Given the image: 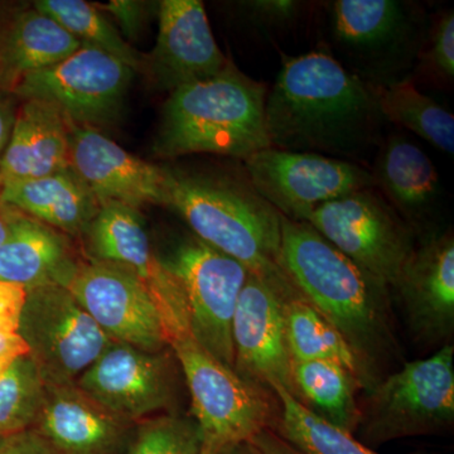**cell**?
<instances>
[{"instance_id":"obj_1","label":"cell","mask_w":454,"mask_h":454,"mask_svg":"<svg viewBox=\"0 0 454 454\" xmlns=\"http://www.w3.org/2000/svg\"><path fill=\"white\" fill-rule=\"evenodd\" d=\"M265 119L273 148L354 163L380 145L384 122L370 86L321 51L284 59Z\"/></svg>"},{"instance_id":"obj_2","label":"cell","mask_w":454,"mask_h":454,"mask_svg":"<svg viewBox=\"0 0 454 454\" xmlns=\"http://www.w3.org/2000/svg\"><path fill=\"white\" fill-rule=\"evenodd\" d=\"M280 265L301 297L345 337L363 363L379 376V364L397 352L389 286L343 255L309 223L286 217L282 221Z\"/></svg>"},{"instance_id":"obj_3","label":"cell","mask_w":454,"mask_h":454,"mask_svg":"<svg viewBox=\"0 0 454 454\" xmlns=\"http://www.w3.org/2000/svg\"><path fill=\"white\" fill-rule=\"evenodd\" d=\"M168 207L200 240L240 262L284 301L303 298L280 265L283 216L245 169L235 176L172 169Z\"/></svg>"},{"instance_id":"obj_4","label":"cell","mask_w":454,"mask_h":454,"mask_svg":"<svg viewBox=\"0 0 454 454\" xmlns=\"http://www.w3.org/2000/svg\"><path fill=\"white\" fill-rule=\"evenodd\" d=\"M268 88L231 61L211 79L170 92L155 137L166 160L216 154L247 160L270 146L265 119Z\"/></svg>"},{"instance_id":"obj_5","label":"cell","mask_w":454,"mask_h":454,"mask_svg":"<svg viewBox=\"0 0 454 454\" xmlns=\"http://www.w3.org/2000/svg\"><path fill=\"white\" fill-rule=\"evenodd\" d=\"M328 25L343 67L369 86L409 77L429 28L419 5L400 0H337Z\"/></svg>"},{"instance_id":"obj_6","label":"cell","mask_w":454,"mask_h":454,"mask_svg":"<svg viewBox=\"0 0 454 454\" xmlns=\"http://www.w3.org/2000/svg\"><path fill=\"white\" fill-rule=\"evenodd\" d=\"M190 393L191 415L199 424L203 454H219L236 444L249 443L276 422L277 397L236 375L191 333L170 340Z\"/></svg>"},{"instance_id":"obj_7","label":"cell","mask_w":454,"mask_h":454,"mask_svg":"<svg viewBox=\"0 0 454 454\" xmlns=\"http://www.w3.org/2000/svg\"><path fill=\"white\" fill-rule=\"evenodd\" d=\"M360 404L356 433L365 446L417 435L439 434L454 423V348L406 363L376 382Z\"/></svg>"},{"instance_id":"obj_8","label":"cell","mask_w":454,"mask_h":454,"mask_svg":"<svg viewBox=\"0 0 454 454\" xmlns=\"http://www.w3.org/2000/svg\"><path fill=\"white\" fill-rule=\"evenodd\" d=\"M158 258L184 293L191 336L232 369V321L250 271L195 235L181 239Z\"/></svg>"},{"instance_id":"obj_9","label":"cell","mask_w":454,"mask_h":454,"mask_svg":"<svg viewBox=\"0 0 454 454\" xmlns=\"http://www.w3.org/2000/svg\"><path fill=\"white\" fill-rule=\"evenodd\" d=\"M303 223L390 291L415 247L413 230L375 187L325 202Z\"/></svg>"},{"instance_id":"obj_10","label":"cell","mask_w":454,"mask_h":454,"mask_svg":"<svg viewBox=\"0 0 454 454\" xmlns=\"http://www.w3.org/2000/svg\"><path fill=\"white\" fill-rule=\"evenodd\" d=\"M17 333L46 387L76 384L113 342L59 286L27 289Z\"/></svg>"},{"instance_id":"obj_11","label":"cell","mask_w":454,"mask_h":454,"mask_svg":"<svg viewBox=\"0 0 454 454\" xmlns=\"http://www.w3.org/2000/svg\"><path fill=\"white\" fill-rule=\"evenodd\" d=\"M134 76L121 59L82 44L59 64L27 74L12 95L55 106L74 127L101 130L118 121Z\"/></svg>"},{"instance_id":"obj_12","label":"cell","mask_w":454,"mask_h":454,"mask_svg":"<svg viewBox=\"0 0 454 454\" xmlns=\"http://www.w3.org/2000/svg\"><path fill=\"white\" fill-rule=\"evenodd\" d=\"M181 373L170 348L146 351L112 342L76 385L114 414L138 424L178 411Z\"/></svg>"},{"instance_id":"obj_13","label":"cell","mask_w":454,"mask_h":454,"mask_svg":"<svg viewBox=\"0 0 454 454\" xmlns=\"http://www.w3.org/2000/svg\"><path fill=\"white\" fill-rule=\"evenodd\" d=\"M243 162L255 190L292 221H304L318 206L354 191L375 187L372 169L321 154L269 146Z\"/></svg>"},{"instance_id":"obj_14","label":"cell","mask_w":454,"mask_h":454,"mask_svg":"<svg viewBox=\"0 0 454 454\" xmlns=\"http://www.w3.org/2000/svg\"><path fill=\"white\" fill-rule=\"evenodd\" d=\"M80 240L86 258L128 269L145 284L160 309L168 343L191 333L184 293L152 247L139 210L119 202L103 203Z\"/></svg>"},{"instance_id":"obj_15","label":"cell","mask_w":454,"mask_h":454,"mask_svg":"<svg viewBox=\"0 0 454 454\" xmlns=\"http://www.w3.org/2000/svg\"><path fill=\"white\" fill-rule=\"evenodd\" d=\"M67 289L113 342L146 351L169 348L153 297L128 269L85 256Z\"/></svg>"},{"instance_id":"obj_16","label":"cell","mask_w":454,"mask_h":454,"mask_svg":"<svg viewBox=\"0 0 454 454\" xmlns=\"http://www.w3.org/2000/svg\"><path fill=\"white\" fill-rule=\"evenodd\" d=\"M158 35L143 53L142 74L158 91L170 92L211 79L225 70L223 55L200 0L158 2Z\"/></svg>"},{"instance_id":"obj_17","label":"cell","mask_w":454,"mask_h":454,"mask_svg":"<svg viewBox=\"0 0 454 454\" xmlns=\"http://www.w3.org/2000/svg\"><path fill=\"white\" fill-rule=\"evenodd\" d=\"M286 301L265 280L250 273L239 295L234 321V372L254 387L279 385L293 394L292 358L286 345Z\"/></svg>"},{"instance_id":"obj_18","label":"cell","mask_w":454,"mask_h":454,"mask_svg":"<svg viewBox=\"0 0 454 454\" xmlns=\"http://www.w3.org/2000/svg\"><path fill=\"white\" fill-rule=\"evenodd\" d=\"M70 166L100 205L119 202L137 210L169 206L172 169L130 154L101 130L74 127Z\"/></svg>"},{"instance_id":"obj_19","label":"cell","mask_w":454,"mask_h":454,"mask_svg":"<svg viewBox=\"0 0 454 454\" xmlns=\"http://www.w3.org/2000/svg\"><path fill=\"white\" fill-rule=\"evenodd\" d=\"M391 289L418 340L438 343L450 339L454 330L452 230L424 236Z\"/></svg>"},{"instance_id":"obj_20","label":"cell","mask_w":454,"mask_h":454,"mask_svg":"<svg viewBox=\"0 0 454 454\" xmlns=\"http://www.w3.org/2000/svg\"><path fill=\"white\" fill-rule=\"evenodd\" d=\"M137 424L122 419L76 384L46 387L35 429L59 454H125Z\"/></svg>"},{"instance_id":"obj_21","label":"cell","mask_w":454,"mask_h":454,"mask_svg":"<svg viewBox=\"0 0 454 454\" xmlns=\"http://www.w3.org/2000/svg\"><path fill=\"white\" fill-rule=\"evenodd\" d=\"M83 259L73 238L11 207V230L0 245V280L26 289L68 288Z\"/></svg>"},{"instance_id":"obj_22","label":"cell","mask_w":454,"mask_h":454,"mask_svg":"<svg viewBox=\"0 0 454 454\" xmlns=\"http://www.w3.org/2000/svg\"><path fill=\"white\" fill-rule=\"evenodd\" d=\"M74 127L59 109L44 101H20L0 166L2 184L70 168Z\"/></svg>"},{"instance_id":"obj_23","label":"cell","mask_w":454,"mask_h":454,"mask_svg":"<svg viewBox=\"0 0 454 454\" xmlns=\"http://www.w3.org/2000/svg\"><path fill=\"white\" fill-rule=\"evenodd\" d=\"M372 173L376 190L409 227L428 219L442 199L434 164L404 136L381 140Z\"/></svg>"},{"instance_id":"obj_24","label":"cell","mask_w":454,"mask_h":454,"mask_svg":"<svg viewBox=\"0 0 454 454\" xmlns=\"http://www.w3.org/2000/svg\"><path fill=\"white\" fill-rule=\"evenodd\" d=\"M0 202L79 240L101 207L71 167L44 177L4 182Z\"/></svg>"},{"instance_id":"obj_25","label":"cell","mask_w":454,"mask_h":454,"mask_svg":"<svg viewBox=\"0 0 454 454\" xmlns=\"http://www.w3.org/2000/svg\"><path fill=\"white\" fill-rule=\"evenodd\" d=\"M80 47L74 35L32 3H17L0 44V95H12L27 74L59 64Z\"/></svg>"},{"instance_id":"obj_26","label":"cell","mask_w":454,"mask_h":454,"mask_svg":"<svg viewBox=\"0 0 454 454\" xmlns=\"http://www.w3.org/2000/svg\"><path fill=\"white\" fill-rule=\"evenodd\" d=\"M292 396L310 413L349 434L356 433L363 385L348 369L327 360L292 363Z\"/></svg>"},{"instance_id":"obj_27","label":"cell","mask_w":454,"mask_h":454,"mask_svg":"<svg viewBox=\"0 0 454 454\" xmlns=\"http://www.w3.org/2000/svg\"><path fill=\"white\" fill-rule=\"evenodd\" d=\"M284 322L292 363L327 360L340 364L356 376L365 391L372 390L380 380L357 356L345 337L304 298L284 303Z\"/></svg>"},{"instance_id":"obj_28","label":"cell","mask_w":454,"mask_h":454,"mask_svg":"<svg viewBox=\"0 0 454 454\" xmlns=\"http://www.w3.org/2000/svg\"><path fill=\"white\" fill-rule=\"evenodd\" d=\"M370 89L384 121L413 131L435 148L453 155V114L420 92L413 77Z\"/></svg>"},{"instance_id":"obj_29","label":"cell","mask_w":454,"mask_h":454,"mask_svg":"<svg viewBox=\"0 0 454 454\" xmlns=\"http://www.w3.org/2000/svg\"><path fill=\"white\" fill-rule=\"evenodd\" d=\"M271 393L280 405L271 430L304 454H380L361 443L354 434L310 413L279 385ZM423 454V453H413Z\"/></svg>"},{"instance_id":"obj_30","label":"cell","mask_w":454,"mask_h":454,"mask_svg":"<svg viewBox=\"0 0 454 454\" xmlns=\"http://www.w3.org/2000/svg\"><path fill=\"white\" fill-rule=\"evenodd\" d=\"M32 4L64 27L82 46L104 51L129 66L136 74L142 73L143 53L122 38L97 5L83 0H35Z\"/></svg>"},{"instance_id":"obj_31","label":"cell","mask_w":454,"mask_h":454,"mask_svg":"<svg viewBox=\"0 0 454 454\" xmlns=\"http://www.w3.org/2000/svg\"><path fill=\"white\" fill-rule=\"evenodd\" d=\"M46 395V385L28 354L0 373V434L32 429Z\"/></svg>"},{"instance_id":"obj_32","label":"cell","mask_w":454,"mask_h":454,"mask_svg":"<svg viewBox=\"0 0 454 454\" xmlns=\"http://www.w3.org/2000/svg\"><path fill=\"white\" fill-rule=\"evenodd\" d=\"M125 454H203L199 424L191 413L155 415L137 424Z\"/></svg>"},{"instance_id":"obj_33","label":"cell","mask_w":454,"mask_h":454,"mask_svg":"<svg viewBox=\"0 0 454 454\" xmlns=\"http://www.w3.org/2000/svg\"><path fill=\"white\" fill-rule=\"evenodd\" d=\"M418 70L433 83L442 88L454 79V14L447 11L427 32L426 41L417 59Z\"/></svg>"},{"instance_id":"obj_34","label":"cell","mask_w":454,"mask_h":454,"mask_svg":"<svg viewBox=\"0 0 454 454\" xmlns=\"http://www.w3.org/2000/svg\"><path fill=\"white\" fill-rule=\"evenodd\" d=\"M229 5L244 26L262 33L288 28L300 20L304 11V3L294 0H247Z\"/></svg>"},{"instance_id":"obj_35","label":"cell","mask_w":454,"mask_h":454,"mask_svg":"<svg viewBox=\"0 0 454 454\" xmlns=\"http://www.w3.org/2000/svg\"><path fill=\"white\" fill-rule=\"evenodd\" d=\"M104 14H110L119 26L122 38L128 43L138 41L143 29L148 25L149 18L154 14L158 2L142 0H112L103 4H95Z\"/></svg>"},{"instance_id":"obj_36","label":"cell","mask_w":454,"mask_h":454,"mask_svg":"<svg viewBox=\"0 0 454 454\" xmlns=\"http://www.w3.org/2000/svg\"><path fill=\"white\" fill-rule=\"evenodd\" d=\"M26 298L25 286L0 280V334L18 333Z\"/></svg>"},{"instance_id":"obj_37","label":"cell","mask_w":454,"mask_h":454,"mask_svg":"<svg viewBox=\"0 0 454 454\" xmlns=\"http://www.w3.org/2000/svg\"><path fill=\"white\" fill-rule=\"evenodd\" d=\"M0 454H59L35 429L9 435L0 446Z\"/></svg>"},{"instance_id":"obj_38","label":"cell","mask_w":454,"mask_h":454,"mask_svg":"<svg viewBox=\"0 0 454 454\" xmlns=\"http://www.w3.org/2000/svg\"><path fill=\"white\" fill-rule=\"evenodd\" d=\"M18 104L20 100L14 95H0V166H2L3 154L11 138ZM0 187H2V176H0Z\"/></svg>"},{"instance_id":"obj_39","label":"cell","mask_w":454,"mask_h":454,"mask_svg":"<svg viewBox=\"0 0 454 454\" xmlns=\"http://www.w3.org/2000/svg\"><path fill=\"white\" fill-rule=\"evenodd\" d=\"M249 443L253 444L260 454H304L271 429L262 430Z\"/></svg>"},{"instance_id":"obj_40","label":"cell","mask_w":454,"mask_h":454,"mask_svg":"<svg viewBox=\"0 0 454 454\" xmlns=\"http://www.w3.org/2000/svg\"><path fill=\"white\" fill-rule=\"evenodd\" d=\"M27 354L28 348L20 334H0V373L4 372L17 358Z\"/></svg>"},{"instance_id":"obj_41","label":"cell","mask_w":454,"mask_h":454,"mask_svg":"<svg viewBox=\"0 0 454 454\" xmlns=\"http://www.w3.org/2000/svg\"><path fill=\"white\" fill-rule=\"evenodd\" d=\"M11 230V207L0 202V245L7 240Z\"/></svg>"},{"instance_id":"obj_42","label":"cell","mask_w":454,"mask_h":454,"mask_svg":"<svg viewBox=\"0 0 454 454\" xmlns=\"http://www.w3.org/2000/svg\"><path fill=\"white\" fill-rule=\"evenodd\" d=\"M16 4L17 3L0 2V44H2L3 35H4L9 18L13 13Z\"/></svg>"},{"instance_id":"obj_43","label":"cell","mask_w":454,"mask_h":454,"mask_svg":"<svg viewBox=\"0 0 454 454\" xmlns=\"http://www.w3.org/2000/svg\"><path fill=\"white\" fill-rule=\"evenodd\" d=\"M219 454H260L255 448L253 447V444L250 443H241L236 444L234 447L227 448V450H223V452Z\"/></svg>"},{"instance_id":"obj_44","label":"cell","mask_w":454,"mask_h":454,"mask_svg":"<svg viewBox=\"0 0 454 454\" xmlns=\"http://www.w3.org/2000/svg\"><path fill=\"white\" fill-rule=\"evenodd\" d=\"M5 439H7L5 435L0 434V446H2L3 443H4Z\"/></svg>"}]
</instances>
